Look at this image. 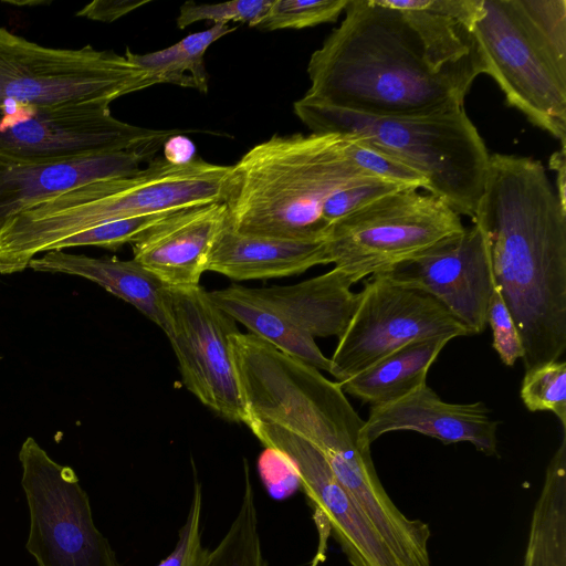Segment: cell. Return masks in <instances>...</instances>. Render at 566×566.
Instances as JSON below:
<instances>
[{
	"label": "cell",
	"instance_id": "obj_1",
	"mask_svg": "<svg viewBox=\"0 0 566 566\" xmlns=\"http://www.w3.org/2000/svg\"><path fill=\"white\" fill-rule=\"evenodd\" d=\"M520 334L525 370L566 349V206L534 158L492 154L472 220Z\"/></svg>",
	"mask_w": 566,
	"mask_h": 566
},
{
	"label": "cell",
	"instance_id": "obj_2",
	"mask_svg": "<svg viewBox=\"0 0 566 566\" xmlns=\"http://www.w3.org/2000/svg\"><path fill=\"white\" fill-rule=\"evenodd\" d=\"M344 12L310 57L305 97L375 116L464 105L476 75L436 71L401 12L384 0H348Z\"/></svg>",
	"mask_w": 566,
	"mask_h": 566
},
{
	"label": "cell",
	"instance_id": "obj_3",
	"mask_svg": "<svg viewBox=\"0 0 566 566\" xmlns=\"http://www.w3.org/2000/svg\"><path fill=\"white\" fill-rule=\"evenodd\" d=\"M366 177L339 134L273 135L233 166L228 223L245 235L325 241L323 211L332 195Z\"/></svg>",
	"mask_w": 566,
	"mask_h": 566
},
{
	"label": "cell",
	"instance_id": "obj_4",
	"mask_svg": "<svg viewBox=\"0 0 566 566\" xmlns=\"http://www.w3.org/2000/svg\"><path fill=\"white\" fill-rule=\"evenodd\" d=\"M293 108L312 133L363 140L418 174L426 181L424 190L460 217L474 219L490 154L464 105L423 114L375 116L303 96Z\"/></svg>",
	"mask_w": 566,
	"mask_h": 566
},
{
	"label": "cell",
	"instance_id": "obj_5",
	"mask_svg": "<svg viewBox=\"0 0 566 566\" xmlns=\"http://www.w3.org/2000/svg\"><path fill=\"white\" fill-rule=\"evenodd\" d=\"M474 38L506 103L566 142V0H482Z\"/></svg>",
	"mask_w": 566,
	"mask_h": 566
},
{
	"label": "cell",
	"instance_id": "obj_6",
	"mask_svg": "<svg viewBox=\"0 0 566 566\" xmlns=\"http://www.w3.org/2000/svg\"><path fill=\"white\" fill-rule=\"evenodd\" d=\"M231 174L232 166L200 157L182 165L154 158L134 174L86 184L43 202L42 227L59 242L107 222L226 202Z\"/></svg>",
	"mask_w": 566,
	"mask_h": 566
},
{
	"label": "cell",
	"instance_id": "obj_7",
	"mask_svg": "<svg viewBox=\"0 0 566 566\" xmlns=\"http://www.w3.org/2000/svg\"><path fill=\"white\" fill-rule=\"evenodd\" d=\"M461 217L418 188H402L361 206L336 222L326 242L328 264L354 283L390 271L461 232Z\"/></svg>",
	"mask_w": 566,
	"mask_h": 566
},
{
	"label": "cell",
	"instance_id": "obj_8",
	"mask_svg": "<svg viewBox=\"0 0 566 566\" xmlns=\"http://www.w3.org/2000/svg\"><path fill=\"white\" fill-rule=\"evenodd\" d=\"M155 84L125 55L91 45L46 48L0 28V106L109 105Z\"/></svg>",
	"mask_w": 566,
	"mask_h": 566
},
{
	"label": "cell",
	"instance_id": "obj_9",
	"mask_svg": "<svg viewBox=\"0 0 566 566\" xmlns=\"http://www.w3.org/2000/svg\"><path fill=\"white\" fill-rule=\"evenodd\" d=\"M19 460L30 512L28 552L38 566H120L95 526L90 500L74 470L53 461L31 437Z\"/></svg>",
	"mask_w": 566,
	"mask_h": 566
},
{
	"label": "cell",
	"instance_id": "obj_10",
	"mask_svg": "<svg viewBox=\"0 0 566 566\" xmlns=\"http://www.w3.org/2000/svg\"><path fill=\"white\" fill-rule=\"evenodd\" d=\"M177 133L122 122L109 105L8 103L0 106V163H52L135 149Z\"/></svg>",
	"mask_w": 566,
	"mask_h": 566
},
{
	"label": "cell",
	"instance_id": "obj_11",
	"mask_svg": "<svg viewBox=\"0 0 566 566\" xmlns=\"http://www.w3.org/2000/svg\"><path fill=\"white\" fill-rule=\"evenodd\" d=\"M470 335L432 295L378 274L357 293L355 310L329 358L342 382L398 348L420 339Z\"/></svg>",
	"mask_w": 566,
	"mask_h": 566
},
{
	"label": "cell",
	"instance_id": "obj_12",
	"mask_svg": "<svg viewBox=\"0 0 566 566\" xmlns=\"http://www.w3.org/2000/svg\"><path fill=\"white\" fill-rule=\"evenodd\" d=\"M169 329L186 388L205 406L234 421L248 422L230 335L237 322L199 286L167 289Z\"/></svg>",
	"mask_w": 566,
	"mask_h": 566
},
{
	"label": "cell",
	"instance_id": "obj_13",
	"mask_svg": "<svg viewBox=\"0 0 566 566\" xmlns=\"http://www.w3.org/2000/svg\"><path fill=\"white\" fill-rule=\"evenodd\" d=\"M247 426L266 449L293 467L319 531L334 536L350 566H403L312 444L270 422L249 419Z\"/></svg>",
	"mask_w": 566,
	"mask_h": 566
},
{
	"label": "cell",
	"instance_id": "obj_14",
	"mask_svg": "<svg viewBox=\"0 0 566 566\" xmlns=\"http://www.w3.org/2000/svg\"><path fill=\"white\" fill-rule=\"evenodd\" d=\"M381 275L436 297L470 335L488 324L495 280L489 243L474 223Z\"/></svg>",
	"mask_w": 566,
	"mask_h": 566
},
{
	"label": "cell",
	"instance_id": "obj_15",
	"mask_svg": "<svg viewBox=\"0 0 566 566\" xmlns=\"http://www.w3.org/2000/svg\"><path fill=\"white\" fill-rule=\"evenodd\" d=\"M497 424L482 401L447 402L426 384L396 401L371 406L363 437L371 446L386 433L415 431L443 444L470 442L483 454L496 455Z\"/></svg>",
	"mask_w": 566,
	"mask_h": 566
},
{
	"label": "cell",
	"instance_id": "obj_16",
	"mask_svg": "<svg viewBox=\"0 0 566 566\" xmlns=\"http://www.w3.org/2000/svg\"><path fill=\"white\" fill-rule=\"evenodd\" d=\"M227 222L224 202L180 210L132 242L134 260L167 289L199 286L214 241Z\"/></svg>",
	"mask_w": 566,
	"mask_h": 566
},
{
	"label": "cell",
	"instance_id": "obj_17",
	"mask_svg": "<svg viewBox=\"0 0 566 566\" xmlns=\"http://www.w3.org/2000/svg\"><path fill=\"white\" fill-rule=\"evenodd\" d=\"M166 140L62 161L0 163V224L23 210L74 188L140 170L143 163L148 164L154 159Z\"/></svg>",
	"mask_w": 566,
	"mask_h": 566
},
{
	"label": "cell",
	"instance_id": "obj_18",
	"mask_svg": "<svg viewBox=\"0 0 566 566\" xmlns=\"http://www.w3.org/2000/svg\"><path fill=\"white\" fill-rule=\"evenodd\" d=\"M401 12L439 72L483 74L474 38L482 0H384Z\"/></svg>",
	"mask_w": 566,
	"mask_h": 566
},
{
	"label": "cell",
	"instance_id": "obj_19",
	"mask_svg": "<svg viewBox=\"0 0 566 566\" xmlns=\"http://www.w3.org/2000/svg\"><path fill=\"white\" fill-rule=\"evenodd\" d=\"M321 264H328L325 241L245 235L227 222L214 241L207 271L249 281L301 274Z\"/></svg>",
	"mask_w": 566,
	"mask_h": 566
},
{
	"label": "cell",
	"instance_id": "obj_20",
	"mask_svg": "<svg viewBox=\"0 0 566 566\" xmlns=\"http://www.w3.org/2000/svg\"><path fill=\"white\" fill-rule=\"evenodd\" d=\"M334 268L321 275L291 285L248 287L249 292L305 335H342L355 310L357 293Z\"/></svg>",
	"mask_w": 566,
	"mask_h": 566
},
{
	"label": "cell",
	"instance_id": "obj_21",
	"mask_svg": "<svg viewBox=\"0 0 566 566\" xmlns=\"http://www.w3.org/2000/svg\"><path fill=\"white\" fill-rule=\"evenodd\" d=\"M29 268L39 272L77 275L95 282L133 305L165 334L168 333L167 287L134 259H97L52 250L41 258L32 259Z\"/></svg>",
	"mask_w": 566,
	"mask_h": 566
},
{
	"label": "cell",
	"instance_id": "obj_22",
	"mask_svg": "<svg viewBox=\"0 0 566 566\" xmlns=\"http://www.w3.org/2000/svg\"><path fill=\"white\" fill-rule=\"evenodd\" d=\"M450 340L431 337L411 342L338 384L345 394L371 406L396 401L426 385L430 366Z\"/></svg>",
	"mask_w": 566,
	"mask_h": 566
},
{
	"label": "cell",
	"instance_id": "obj_23",
	"mask_svg": "<svg viewBox=\"0 0 566 566\" xmlns=\"http://www.w3.org/2000/svg\"><path fill=\"white\" fill-rule=\"evenodd\" d=\"M523 566H566V430L532 512Z\"/></svg>",
	"mask_w": 566,
	"mask_h": 566
},
{
	"label": "cell",
	"instance_id": "obj_24",
	"mask_svg": "<svg viewBox=\"0 0 566 566\" xmlns=\"http://www.w3.org/2000/svg\"><path fill=\"white\" fill-rule=\"evenodd\" d=\"M208 293L219 308L243 324L258 338L318 370L329 371V358L321 352L315 338L305 335L255 298L248 287L234 284Z\"/></svg>",
	"mask_w": 566,
	"mask_h": 566
},
{
	"label": "cell",
	"instance_id": "obj_25",
	"mask_svg": "<svg viewBox=\"0 0 566 566\" xmlns=\"http://www.w3.org/2000/svg\"><path fill=\"white\" fill-rule=\"evenodd\" d=\"M234 30L235 28L227 23H214L211 28L191 33L166 49L145 54L126 49L124 55L154 76L159 84L170 83L207 93L205 53L213 42Z\"/></svg>",
	"mask_w": 566,
	"mask_h": 566
},
{
	"label": "cell",
	"instance_id": "obj_26",
	"mask_svg": "<svg viewBox=\"0 0 566 566\" xmlns=\"http://www.w3.org/2000/svg\"><path fill=\"white\" fill-rule=\"evenodd\" d=\"M256 513L254 490L245 465L244 489L238 513L219 544L209 549L202 566H268Z\"/></svg>",
	"mask_w": 566,
	"mask_h": 566
},
{
	"label": "cell",
	"instance_id": "obj_27",
	"mask_svg": "<svg viewBox=\"0 0 566 566\" xmlns=\"http://www.w3.org/2000/svg\"><path fill=\"white\" fill-rule=\"evenodd\" d=\"M521 399L532 411H549L566 430V361L553 360L525 370Z\"/></svg>",
	"mask_w": 566,
	"mask_h": 566
},
{
	"label": "cell",
	"instance_id": "obj_28",
	"mask_svg": "<svg viewBox=\"0 0 566 566\" xmlns=\"http://www.w3.org/2000/svg\"><path fill=\"white\" fill-rule=\"evenodd\" d=\"M347 3L348 0H273L254 28L268 31L298 30L335 22Z\"/></svg>",
	"mask_w": 566,
	"mask_h": 566
},
{
	"label": "cell",
	"instance_id": "obj_29",
	"mask_svg": "<svg viewBox=\"0 0 566 566\" xmlns=\"http://www.w3.org/2000/svg\"><path fill=\"white\" fill-rule=\"evenodd\" d=\"M178 211L154 213L103 223L65 238L55 243L51 251L82 245H95L116 250L125 243L134 242L144 232Z\"/></svg>",
	"mask_w": 566,
	"mask_h": 566
},
{
	"label": "cell",
	"instance_id": "obj_30",
	"mask_svg": "<svg viewBox=\"0 0 566 566\" xmlns=\"http://www.w3.org/2000/svg\"><path fill=\"white\" fill-rule=\"evenodd\" d=\"M273 0H232L222 3H196L186 1L179 9L176 23L185 29L198 21L209 20L214 23L247 22L254 25L263 18Z\"/></svg>",
	"mask_w": 566,
	"mask_h": 566
},
{
	"label": "cell",
	"instance_id": "obj_31",
	"mask_svg": "<svg viewBox=\"0 0 566 566\" xmlns=\"http://www.w3.org/2000/svg\"><path fill=\"white\" fill-rule=\"evenodd\" d=\"M202 490L195 482L189 511L172 552L156 566H202L209 552L201 537Z\"/></svg>",
	"mask_w": 566,
	"mask_h": 566
},
{
	"label": "cell",
	"instance_id": "obj_32",
	"mask_svg": "<svg viewBox=\"0 0 566 566\" xmlns=\"http://www.w3.org/2000/svg\"><path fill=\"white\" fill-rule=\"evenodd\" d=\"M486 322L492 329L493 348L504 365L513 367L517 359L524 357V348L515 323L496 283L489 303Z\"/></svg>",
	"mask_w": 566,
	"mask_h": 566
},
{
	"label": "cell",
	"instance_id": "obj_33",
	"mask_svg": "<svg viewBox=\"0 0 566 566\" xmlns=\"http://www.w3.org/2000/svg\"><path fill=\"white\" fill-rule=\"evenodd\" d=\"M147 2L148 0H95L80 10L76 15L95 21L112 22Z\"/></svg>",
	"mask_w": 566,
	"mask_h": 566
},
{
	"label": "cell",
	"instance_id": "obj_34",
	"mask_svg": "<svg viewBox=\"0 0 566 566\" xmlns=\"http://www.w3.org/2000/svg\"><path fill=\"white\" fill-rule=\"evenodd\" d=\"M164 158L175 165H182L191 161L196 156L193 143L179 133L171 135L164 144Z\"/></svg>",
	"mask_w": 566,
	"mask_h": 566
},
{
	"label": "cell",
	"instance_id": "obj_35",
	"mask_svg": "<svg viewBox=\"0 0 566 566\" xmlns=\"http://www.w3.org/2000/svg\"><path fill=\"white\" fill-rule=\"evenodd\" d=\"M566 146L555 151L549 159V167L556 172V191L560 202L566 206Z\"/></svg>",
	"mask_w": 566,
	"mask_h": 566
},
{
	"label": "cell",
	"instance_id": "obj_36",
	"mask_svg": "<svg viewBox=\"0 0 566 566\" xmlns=\"http://www.w3.org/2000/svg\"><path fill=\"white\" fill-rule=\"evenodd\" d=\"M1 274V273H0Z\"/></svg>",
	"mask_w": 566,
	"mask_h": 566
}]
</instances>
